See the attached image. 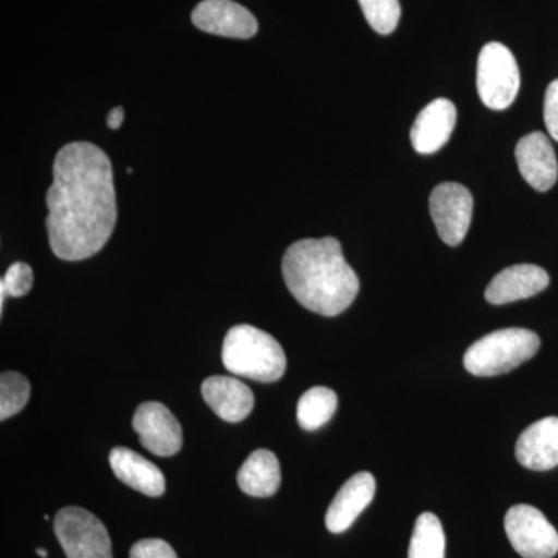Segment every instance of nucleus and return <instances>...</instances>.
Instances as JSON below:
<instances>
[{
	"instance_id": "obj_1",
	"label": "nucleus",
	"mask_w": 558,
	"mask_h": 558,
	"mask_svg": "<svg viewBox=\"0 0 558 558\" xmlns=\"http://www.w3.org/2000/svg\"><path fill=\"white\" fill-rule=\"evenodd\" d=\"M46 202L51 252L64 260L97 255L117 222L113 170L105 150L87 142L61 148Z\"/></svg>"
},
{
	"instance_id": "obj_2",
	"label": "nucleus",
	"mask_w": 558,
	"mask_h": 558,
	"mask_svg": "<svg viewBox=\"0 0 558 558\" xmlns=\"http://www.w3.org/2000/svg\"><path fill=\"white\" fill-rule=\"evenodd\" d=\"M282 277L293 299L323 317L343 314L360 289L357 274L344 259L336 238L290 245L282 258Z\"/></svg>"
},
{
	"instance_id": "obj_3",
	"label": "nucleus",
	"mask_w": 558,
	"mask_h": 558,
	"mask_svg": "<svg viewBox=\"0 0 558 558\" xmlns=\"http://www.w3.org/2000/svg\"><path fill=\"white\" fill-rule=\"evenodd\" d=\"M222 363L230 373L260 384L278 381L288 366L281 344L270 333L250 325H238L227 332Z\"/></svg>"
},
{
	"instance_id": "obj_4",
	"label": "nucleus",
	"mask_w": 558,
	"mask_h": 558,
	"mask_svg": "<svg viewBox=\"0 0 558 558\" xmlns=\"http://www.w3.org/2000/svg\"><path fill=\"white\" fill-rule=\"evenodd\" d=\"M539 337L532 330L509 328L487 333L473 343L464 355V366L476 377L508 374L534 357Z\"/></svg>"
},
{
	"instance_id": "obj_5",
	"label": "nucleus",
	"mask_w": 558,
	"mask_h": 558,
	"mask_svg": "<svg viewBox=\"0 0 558 558\" xmlns=\"http://www.w3.org/2000/svg\"><path fill=\"white\" fill-rule=\"evenodd\" d=\"M476 86L481 101L488 109L505 110L515 101L520 90V70L508 47L488 43L478 57Z\"/></svg>"
},
{
	"instance_id": "obj_6",
	"label": "nucleus",
	"mask_w": 558,
	"mask_h": 558,
	"mask_svg": "<svg viewBox=\"0 0 558 558\" xmlns=\"http://www.w3.org/2000/svg\"><path fill=\"white\" fill-rule=\"evenodd\" d=\"M53 529L68 558H113L108 529L89 510L61 509Z\"/></svg>"
},
{
	"instance_id": "obj_7",
	"label": "nucleus",
	"mask_w": 558,
	"mask_h": 558,
	"mask_svg": "<svg viewBox=\"0 0 558 558\" xmlns=\"http://www.w3.org/2000/svg\"><path fill=\"white\" fill-rule=\"evenodd\" d=\"M506 534L523 558H553L558 553V532L534 506H513L506 513Z\"/></svg>"
},
{
	"instance_id": "obj_8",
	"label": "nucleus",
	"mask_w": 558,
	"mask_h": 558,
	"mask_svg": "<svg viewBox=\"0 0 558 558\" xmlns=\"http://www.w3.org/2000/svg\"><path fill=\"white\" fill-rule=\"evenodd\" d=\"M429 215L440 240L457 247L464 241L472 222V193L461 183H440L429 196Z\"/></svg>"
},
{
	"instance_id": "obj_9",
	"label": "nucleus",
	"mask_w": 558,
	"mask_h": 558,
	"mask_svg": "<svg viewBox=\"0 0 558 558\" xmlns=\"http://www.w3.org/2000/svg\"><path fill=\"white\" fill-rule=\"evenodd\" d=\"M132 428L137 433L140 444L156 457H174L182 449L180 422L163 403H142L132 418Z\"/></svg>"
},
{
	"instance_id": "obj_10",
	"label": "nucleus",
	"mask_w": 558,
	"mask_h": 558,
	"mask_svg": "<svg viewBox=\"0 0 558 558\" xmlns=\"http://www.w3.org/2000/svg\"><path fill=\"white\" fill-rule=\"evenodd\" d=\"M199 31L223 38L250 39L258 33V21L233 0H204L191 14Z\"/></svg>"
},
{
	"instance_id": "obj_11",
	"label": "nucleus",
	"mask_w": 558,
	"mask_h": 558,
	"mask_svg": "<svg viewBox=\"0 0 558 558\" xmlns=\"http://www.w3.org/2000/svg\"><path fill=\"white\" fill-rule=\"evenodd\" d=\"M521 175L537 191H548L556 185L558 163L549 138L542 132H532L520 140L515 148Z\"/></svg>"
},
{
	"instance_id": "obj_12",
	"label": "nucleus",
	"mask_w": 558,
	"mask_h": 558,
	"mask_svg": "<svg viewBox=\"0 0 558 558\" xmlns=\"http://www.w3.org/2000/svg\"><path fill=\"white\" fill-rule=\"evenodd\" d=\"M376 495V480L369 472H360L351 476L341 486L339 494L330 502L326 512V527L332 534H341L348 531L359 519Z\"/></svg>"
},
{
	"instance_id": "obj_13",
	"label": "nucleus",
	"mask_w": 558,
	"mask_h": 558,
	"mask_svg": "<svg viewBox=\"0 0 558 558\" xmlns=\"http://www.w3.org/2000/svg\"><path fill=\"white\" fill-rule=\"evenodd\" d=\"M457 126V108L447 98L429 102L411 128V143L418 154H433L449 142Z\"/></svg>"
},
{
	"instance_id": "obj_14",
	"label": "nucleus",
	"mask_w": 558,
	"mask_h": 558,
	"mask_svg": "<svg viewBox=\"0 0 558 558\" xmlns=\"http://www.w3.org/2000/svg\"><path fill=\"white\" fill-rule=\"evenodd\" d=\"M549 286L548 271L534 264H517L499 271L486 289V300L495 306L531 299Z\"/></svg>"
},
{
	"instance_id": "obj_15",
	"label": "nucleus",
	"mask_w": 558,
	"mask_h": 558,
	"mask_svg": "<svg viewBox=\"0 0 558 558\" xmlns=\"http://www.w3.org/2000/svg\"><path fill=\"white\" fill-rule=\"evenodd\" d=\"M515 457L523 468L546 472L558 465V417H545L521 433Z\"/></svg>"
},
{
	"instance_id": "obj_16",
	"label": "nucleus",
	"mask_w": 558,
	"mask_h": 558,
	"mask_svg": "<svg viewBox=\"0 0 558 558\" xmlns=\"http://www.w3.org/2000/svg\"><path fill=\"white\" fill-rule=\"evenodd\" d=\"M202 396L222 421H244L255 407V396L247 385L233 377L213 376L202 384Z\"/></svg>"
},
{
	"instance_id": "obj_17",
	"label": "nucleus",
	"mask_w": 558,
	"mask_h": 558,
	"mask_svg": "<svg viewBox=\"0 0 558 558\" xmlns=\"http://www.w3.org/2000/svg\"><path fill=\"white\" fill-rule=\"evenodd\" d=\"M113 475L140 494L157 498L165 494L167 481L156 464L126 447H116L109 453Z\"/></svg>"
},
{
	"instance_id": "obj_18",
	"label": "nucleus",
	"mask_w": 558,
	"mask_h": 558,
	"mask_svg": "<svg viewBox=\"0 0 558 558\" xmlns=\"http://www.w3.org/2000/svg\"><path fill=\"white\" fill-rule=\"evenodd\" d=\"M238 486L250 497L269 498L281 486V468L274 451H253L238 473Z\"/></svg>"
},
{
	"instance_id": "obj_19",
	"label": "nucleus",
	"mask_w": 558,
	"mask_h": 558,
	"mask_svg": "<svg viewBox=\"0 0 558 558\" xmlns=\"http://www.w3.org/2000/svg\"><path fill=\"white\" fill-rule=\"evenodd\" d=\"M339 399L330 388L315 387L301 396L296 407V418L300 427L306 432H315L328 424L336 413Z\"/></svg>"
},
{
	"instance_id": "obj_20",
	"label": "nucleus",
	"mask_w": 558,
	"mask_h": 558,
	"mask_svg": "<svg viewBox=\"0 0 558 558\" xmlns=\"http://www.w3.org/2000/svg\"><path fill=\"white\" fill-rule=\"evenodd\" d=\"M409 558H446V534L435 513L424 512L416 520Z\"/></svg>"
},
{
	"instance_id": "obj_21",
	"label": "nucleus",
	"mask_w": 558,
	"mask_h": 558,
	"mask_svg": "<svg viewBox=\"0 0 558 558\" xmlns=\"http://www.w3.org/2000/svg\"><path fill=\"white\" fill-rule=\"evenodd\" d=\"M31 391L27 377L14 373V371L2 373L0 376V418L7 421L14 414L21 413L31 399Z\"/></svg>"
},
{
	"instance_id": "obj_22",
	"label": "nucleus",
	"mask_w": 558,
	"mask_h": 558,
	"mask_svg": "<svg viewBox=\"0 0 558 558\" xmlns=\"http://www.w3.org/2000/svg\"><path fill=\"white\" fill-rule=\"evenodd\" d=\"M359 3L374 32L389 35L396 31L402 13L399 0H359Z\"/></svg>"
},
{
	"instance_id": "obj_23",
	"label": "nucleus",
	"mask_w": 558,
	"mask_h": 558,
	"mask_svg": "<svg viewBox=\"0 0 558 558\" xmlns=\"http://www.w3.org/2000/svg\"><path fill=\"white\" fill-rule=\"evenodd\" d=\"M33 288V270L28 264L14 263L3 275L0 281V310H3L7 296H21L27 295Z\"/></svg>"
},
{
	"instance_id": "obj_24",
	"label": "nucleus",
	"mask_w": 558,
	"mask_h": 558,
	"mask_svg": "<svg viewBox=\"0 0 558 558\" xmlns=\"http://www.w3.org/2000/svg\"><path fill=\"white\" fill-rule=\"evenodd\" d=\"M130 558H178V554L165 539L146 538L132 546Z\"/></svg>"
},
{
	"instance_id": "obj_25",
	"label": "nucleus",
	"mask_w": 558,
	"mask_h": 558,
	"mask_svg": "<svg viewBox=\"0 0 558 558\" xmlns=\"http://www.w3.org/2000/svg\"><path fill=\"white\" fill-rule=\"evenodd\" d=\"M545 123L550 137L558 142V80L553 81L546 90Z\"/></svg>"
},
{
	"instance_id": "obj_26",
	"label": "nucleus",
	"mask_w": 558,
	"mask_h": 558,
	"mask_svg": "<svg viewBox=\"0 0 558 558\" xmlns=\"http://www.w3.org/2000/svg\"><path fill=\"white\" fill-rule=\"evenodd\" d=\"M123 120H124V109L123 108H113L112 110H110L109 116H108V121H106V123H108L109 130L116 131V130H120L121 124H123Z\"/></svg>"
},
{
	"instance_id": "obj_27",
	"label": "nucleus",
	"mask_w": 558,
	"mask_h": 558,
	"mask_svg": "<svg viewBox=\"0 0 558 558\" xmlns=\"http://www.w3.org/2000/svg\"><path fill=\"white\" fill-rule=\"evenodd\" d=\"M36 554H38L39 557L47 558L49 557V554H47L46 549H36Z\"/></svg>"
}]
</instances>
